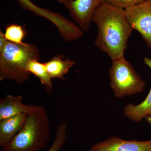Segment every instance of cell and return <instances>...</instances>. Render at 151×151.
<instances>
[{
    "instance_id": "cell-14",
    "label": "cell",
    "mask_w": 151,
    "mask_h": 151,
    "mask_svg": "<svg viewBox=\"0 0 151 151\" xmlns=\"http://www.w3.org/2000/svg\"><path fill=\"white\" fill-rule=\"evenodd\" d=\"M67 138V125L65 123L58 124L57 128L54 141L47 151H60L66 142Z\"/></svg>"
},
{
    "instance_id": "cell-10",
    "label": "cell",
    "mask_w": 151,
    "mask_h": 151,
    "mask_svg": "<svg viewBox=\"0 0 151 151\" xmlns=\"http://www.w3.org/2000/svg\"><path fill=\"white\" fill-rule=\"evenodd\" d=\"M64 56L60 55L52 58L45 63L47 70L50 77L64 79V76L75 64V61L70 59L64 60Z\"/></svg>"
},
{
    "instance_id": "cell-4",
    "label": "cell",
    "mask_w": 151,
    "mask_h": 151,
    "mask_svg": "<svg viewBox=\"0 0 151 151\" xmlns=\"http://www.w3.org/2000/svg\"><path fill=\"white\" fill-rule=\"evenodd\" d=\"M110 84L116 98H123L142 92L146 83L124 56L112 60L109 70Z\"/></svg>"
},
{
    "instance_id": "cell-2",
    "label": "cell",
    "mask_w": 151,
    "mask_h": 151,
    "mask_svg": "<svg viewBox=\"0 0 151 151\" xmlns=\"http://www.w3.org/2000/svg\"><path fill=\"white\" fill-rule=\"evenodd\" d=\"M50 119L45 107L31 105L23 127L0 151H40L50 140Z\"/></svg>"
},
{
    "instance_id": "cell-17",
    "label": "cell",
    "mask_w": 151,
    "mask_h": 151,
    "mask_svg": "<svg viewBox=\"0 0 151 151\" xmlns=\"http://www.w3.org/2000/svg\"><path fill=\"white\" fill-rule=\"evenodd\" d=\"M7 41V40L5 37L4 34L1 31L0 32V50H1L4 46Z\"/></svg>"
},
{
    "instance_id": "cell-16",
    "label": "cell",
    "mask_w": 151,
    "mask_h": 151,
    "mask_svg": "<svg viewBox=\"0 0 151 151\" xmlns=\"http://www.w3.org/2000/svg\"><path fill=\"white\" fill-rule=\"evenodd\" d=\"M21 5L23 8L32 11L38 15H42V9L38 7L32 3L29 0H17Z\"/></svg>"
},
{
    "instance_id": "cell-6",
    "label": "cell",
    "mask_w": 151,
    "mask_h": 151,
    "mask_svg": "<svg viewBox=\"0 0 151 151\" xmlns=\"http://www.w3.org/2000/svg\"><path fill=\"white\" fill-rule=\"evenodd\" d=\"M102 0H65L63 4L82 31L88 30L93 12Z\"/></svg>"
},
{
    "instance_id": "cell-3",
    "label": "cell",
    "mask_w": 151,
    "mask_h": 151,
    "mask_svg": "<svg viewBox=\"0 0 151 151\" xmlns=\"http://www.w3.org/2000/svg\"><path fill=\"white\" fill-rule=\"evenodd\" d=\"M40 52L35 45L22 44L7 41L0 50V81L13 80L19 84L24 83L31 73L27 63L32 60H39Z\"/></svg>"
},
{
    "instance_id": "cell-19",
    "label": "cell",
    "mask_w": 151,
    "mask_h": 151,
    "mask_svg": "<svg viewBox=\"0 0 151 151\" xmlns=\"http://www.w3.org/2000/svg\"><path fill=\"white\" fill-rule=\"evenodd\" d=\"M56 1L61 4H64L65 0H56Z\"/></svg>"
},
{
    "instance_id": "cell-18",
    "label": "cell",
    "mask_w": 151,
    "mask_h": 151,
    "mask_svg": "<svg viewBox=\"0 0 151 151\" xmlns=\"http://www.w3.org/2000/svg\"><path fill=\"white\" fill-rule=\"evenodd\" d=\"M146 121L150 125H151V113L145 117Z\"/></svg>"
},
{
    "instance_id": "cell-12",
    "label": "cell",
    "mask_w": 151,
    "mask_h": 151,
    "mask_svg": "<svg viewBox=\"0 0 151 151\" xmlns=\"http://www.w3.org/2000/svg\"><path fill=\"white\" fill-rule=\"evenodd\" d=\"M27 70L40 80L41 83L45 86L46 94L50 95L52 93V84L51 78L47 70L45 63L39 62L37 60H30L27 65Z\"/></svg>"
},
{
    "instance_id": "cell-9",
    "label": "cell",
    "mask_w": 151,
    "mask_h": 151,
    "mask_svg": "<svg viewBox=\"0 0 151 151\" xmlns=\"http://www.w3.org/2000/svg\"><path fill=\"white\" fill-rule=\"evenodd\" d=\"M31 108V105L23 103L20 95H6L0 99V121L19 114H27Z\"/></svg>"
},
{
    "instance_id": "cell-15",
    "label": "cell",
    "mask_w": 151,
    "mask_h": 151,
    "mask_svg": "<svg viewBox=\"0 0 151 151\" xmlns=\"http://www.w3.org/2000/svg\"><path fill=\"white\" fill-rule=\"evenodd\" d=\"M114 5L125 9L145 2L149 0H103Z\"/></svg>"
},
{
    "instance_id": "cell-13",
    "label": "cell",
    "mask_w": 151,
    "mask_h": 151,
    "mask_svg": "<svg viewBox=\"0 0 151 151\" xmlns=\"http://www.w3.org/2000/svg\"><path fill=\"white\" fill-rule=\"evenodd\" d=\"M26 34V32L21 26L12 24L9 25L6 27L4 36L6 40L9 41L22 44L24 43L23 40Z\"/></svg>"
},
{
    "instance_id": "cell-7",
    "label": "cell",
    "mask_w": 151,
    "mask_h": 151,
    "mask_svg": "<svg viewBox=\"0 0 151 151\" xmlns=\"http://www.w3.org/2000/svg\"><path fill=\"white\" fill-rule=\"evenodd\" d=\"M90 151H151V140H126L112 137L94 145Z\"/></svg>"
},
{
    "instance_id": "cell-1",
    "label": "cell",
    "mask_w": 151,
    "mask_h": 151,
    "mask_svg": "<svg viewBox=\"0 0 151 151\" xmlns=\"http://www.w3.org/2000/svg\"><path fill=\"white\" fill-rule=\"evenodd\" d=\"M92 21L98 29L94 45L112 60L124 56L133 29L125 10L102 0L92 15Z\"/></svg>"
},
{
    "instance_id": "cell-8",
    "label": "cell",
    "mask_w": 151,
    "mask_h": 151,
    "mask_svg": "<svg viewBox=\"0 0 151 151\" xmlns=\"http://www.w3.org/2000/svg\"><path fill=\"white\" fill-rule=\"evenodd\" d=\"M27 113L19 114L0 121V147L6 145L20 132L27 118Z\"/></svg>"
},
{
    "instance_id": "cell-11",
    "label": "cell",
    "mask_w": 151,
    "mask_h": 151,
    "mask_svg": "<svg viewBox=\"0 0 151 151\" xmlns=\"http://www.w3.org/2000/svg\"><path fill=\"white\" fill-rule=\"evenodd\" d=\"M151 113V88L147 96L142 103L137 105L128 103L125 105L124 113L133 122L139 123Z\"/></svg>"
},
{
    "instance_id": "cell-5",
    "label": "cell",
    "mask_w": 151,
    "mask_h": 151,
    "mask_svg": "<svg viewBox=\"0 0 151 151\" xmlns=\"http://www.w3.org/2000/svg\"><path fill=\"white\" fill-rule=\"evenodd\" d=\"M124 10L131 27L139 33L151 49V0Z\"/></svg>"
}]
</instances>
